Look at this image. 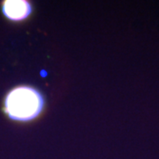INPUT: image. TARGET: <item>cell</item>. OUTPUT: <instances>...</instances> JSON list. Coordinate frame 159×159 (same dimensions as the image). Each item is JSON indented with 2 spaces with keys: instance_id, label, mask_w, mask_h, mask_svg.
<instances>
[{
  "instance_id": "obj_1",
  "label": "cell",
  "mask_w": 159,
  "mask_h": 159,
  "mask_svg": "<svg viewBox=\"0 0 159 159\" xmlns=\"http://www.w3.org/2000/svg\"><path fill=\"white\" fill-rule=\"evenodd\" d=\"M43 100L38 91L28 87H20L9 92L6 98L5 108L11 119L27 121L41 112Z\"/></svg>"
},
{
  "instance_id": "obj_2",
  "label": "cell",
  "mask_w": 159,
  "mask_h": 159,
  "mask_svg": "<svg viewBox=\"0 0 159 159\" xmlns=\"http://www.w3.org/2000/svg\"><path fill=\"white\" fill-rule=\"evenodd\" d=\"M31 7L24 1H7L3 6V12L6 17L12 20H20L28 17Z\"/></svg>"
}]
</instances>
